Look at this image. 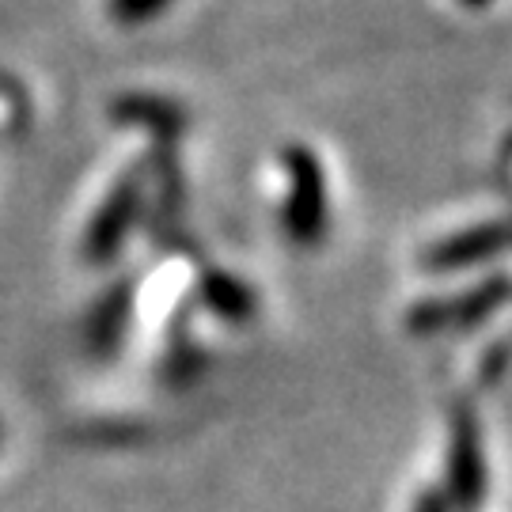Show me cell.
Masks as SVG:
<instances>
[{"mask_svg": "<svg viewBox=\"0 0 512 512\" xmlns=\"http://www.w3.org/2000/svg\"><path fill=\"white\" fill-rule=\"evenodd\" d=\"M285 167L293 179V186H289L293 194L285 205V228L293 239L311 243L323 232V175H319V164L311 160V152H304V148H289Z\"/></svg>", "mask_w": 512, "mask_h": 512, "instance_id": "6da1fadb", "label": "cell"}, {"mask_svg": "<svg viewBox=\"0 0 512 512\" xmlns=\"http://www.w3.org/2000/svg\"><path fill=\"white\" fill-rule=\"evenodd\" d=\"M137 209H141V179L126 175L118 183V190L103 202V209L95 213L92 228L84 236V258L95 262V266H103V262H110V258L118 255L122 239H126V232L133 228V220H137Z\"/></svg>", "mask_w": 512, "mask_h": 512, "instance_id": "7a4b0ae2", "label": "cell"}, {"mask_svg": "<svg viewBox=\"0 0 512 512\" xmlns=\"http://www.w3.org/2000/svg\"><path fill=\"white\" fill-rule=\"evenodd\" d=\"M129 285H122L118 293H110L99 308H95L92 323H88V342H92L95 353H110L118 346V334L129 319Z\"/></svg>", "mask_w": 512, "mask_h": 512, "instance_id": "3957f363", "label": "cell"}, {"mask_svg": "<svg viewBox=\"0 0 512 512\" xmlns=\"http://www.w3.org/2000/svg\"><path fill=\"white\" fill-rule=\"evenodd\" d=\"M509 232L501 228H478V232H467L459 239H444L433 255V266H463V262H475V258H486L494 247L505 243Z\"/></svg>", "mask_w": 512, "mask_h": 512, "instance_id": "277c9868", "label": "cell"}, {"mask_svg": "<svg viewBox=\"0 0 512 512\" xmlns=\"http://www.w3.org/2000/svg\"><path fill=\"white\" fill-rule=\"evenodd\" d=\"M202 296L213 304V311H217V315H224V319H251V311H255V300H251V293H247L239 281H232V277L213 274L202 285Z\"/></svg>", "mask_w": 512, "mask_h": 512, "instance_id": "5b68a950", "label": "cell"}, {"mask_svg": "<svg viewBox=\"0 0 512 512\" xmlns=\"http://www.w3.org/2000/svg\"><path fill=\"white\" fill-rule=\"evenodd\" d=\"M175 0H107V16L118 27H145L152 19H160Z\"/></svg>", "mask_w": 512, "mask_h": 512, "instance_id": "8992f818", "label": "cell"}, {"mask_svg": "<svg viewBox=\"0 0 512 512\" xmlns=\"http://www.w3.org/2000/svg\"><path fill=\"white\" fill-rule=\"evenodd\" d=\"M467 4H482V0H467Z\"/></svg>", "mask_w": 512, "mask_h": 512, "instance_id": "52a82bcc", "label": "cell"}]
</instances>
